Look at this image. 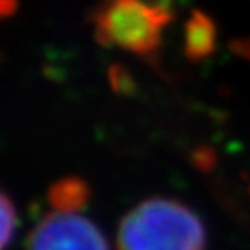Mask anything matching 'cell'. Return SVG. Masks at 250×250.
Wrapping results in <instances>:
<instances>
[{"label": "cell", "instance_id": "obj_1", "mask_svg": "<svg viewBox=\"0 0 250 250\" xmlns=\"http://www.w3.org/2000/svg\"><path fill=\"white\" fill-rule=\"evenodd\" d=\"M118 250H205L207 229L189 205L168 196L139 202L122 217Z\"/></svg>", "mask_w": 250, "mask_h": 250}, {"label": "cell", "instance_id": "obj_2", "mask_svg": "<svg viewBox=\"0 0 250 250\" xmlns=\"http://www.w3.org/2000/svg\"><path fill=\"white\" fill-rule=\"evenodd\" d=\"M94 39L101 47H118L143 59H153L162 45V33L174 20L165 0H101L89 16Z\"/></svg>", "mask_w": 250, "mask_h": 250}, {"label": "cell", "instance_id": "obj_3", "mask_svg": "<svg viewBox=\"0 0 250 250\" xmlns=\"http://www.w3.org/2000/svg\"><path fill=\"white\" fill-rule=\"evenodd\" d=\"M85 208L49 205V210L31 228L26 250H109L103 231Z\"/></svg>", "mask_w": 250, "mask_h": 250}, {"label": "cell", "instance_id": "obj_4", "mask_svg": "<svg viewBox=\"0 0 250 250\" xmlns=\"http://www.w3.org/2000/svg\"><path fill=\"white\" fill-rule=\"evenodd\" d=\"M217 47V26L207 12L193 9L184 24V56L189 62H202Z\"/></svg>", "mask_w": 250, "mask_h": 250}, {"label": "cell", "instance_id": "obj_5", "mask_svg": "<svg viewBox=\"0 0 250 250\" xmlns=\"http://www.w3.org/2000/svg\"><path fill=\"white\" fill-rule=\"evenodd\" d=\"M0 247L2 250H7L14 238L16 228H18V215H16L14 202L7 193H2L0 196Z\"/></svg>", "mask_w": 250, "mask_h": 250}, {"label": "cell", "instance_id": "obj_6", "mask_svg": "<svg viewBox=\"0 0 250 250\" xmlns=\"http://www.w3.org/2000/svg\"><path fill=\"white\" fill-rule=\"evenodd\" d=\"M108 80L109 85L113 89V92L122 94V96H130L137 90L136 80L130 75V71L120 64V62H113L111 66L108 68Z\"/></svg>", "mask_w": 250, "mask_h": 250}, {"label": "cell", "instance_id": "obj_7", "mask_svg": "<svg viewBox=\"0 0 250 250\" xmlns=\"http://www.w3.org/2000/svg\"><path fill=\"white\" fill-rule=\"evenodd\" d=\"M229 49L240 58H245L250 61V39H236L229 43Z\"/></svg>", "mask_w": 250, "mask_h": 250}, {"label": "cell", "instance_id": "obj_8", "mask_svg": "<svg viewBox=\"0 0 250 250\" xmlns=\"http://www.w3.org/2000/svg\"><path fill=\"white\" fill-rule=\"evenodd\" d=\"M18 5H20L18 0H0V12H2V18L14 16L16 11H18Z\"/></svg>", "mask_w": 250, "mask_h": 250}]
</instances>
